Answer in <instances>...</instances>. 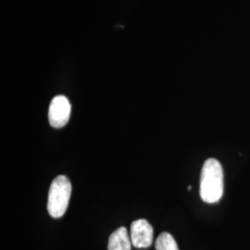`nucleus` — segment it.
Segmentation results:
<instances>
[{
	"label": "nucleus",
	"mask_w": 250,
	"mask_h": 250,
	"mask_svg": "<svg viewBox=\"0 0 250 250\" xmlns=\"http://www.w3.org/2000/svg\"><path fill=\"white\" fill-rule=\"evenodd\" d=\"M224 170L216 159L204 162L200 176V197L208 204L217 203L224 195Z\"/></svg>",
	"instance_id": "1"
},
{
	"label": "nucleus",
	"mask_w": 250,
	"mask_h": 250,
	"mask_svg": "<svg viewBox=\"0 0 250 250\" xmlns=\"http://www.w3.org/2000/svg\"><path fill=\"white\" fill-rule=\"evenodd\" d=\"M72 195V184L65 175L54 179L48 192L47 211L53 218L65 214Z\"/></svg>",
	"instance_id": "2"
},
{
	"label": "nucleus",
	"mask_w": 250,
	"mask_h": 250,
	"mask_svg": "<svg viewBox=\"0 0 250 250\" xmlns=\"http://www.w3.org/2000/svg\"><path fill=\"white\" fill-rule=\"evenodd\" d=\"M72 106L64 96L55 97L48 109V120L49 124L54 128H62L68 124L71 116Z\"/></svg>",
	"instance_id": "3"
},
{
	"label": "nucleus",
	"mask_w": 250,
	"mask_h": 250,
	"mask_svg": "<svg viewBox=\"0 0 250 250\" xmlns=\"http://www.w3.org/2000/svg\"><path fill=\"white\" fill-rule=\"evenodd\" d=\"M153 227L146 220L134 221L131 225V241L134 248H149L153 242Z\"/></svg>",
	"instance_id": "4"
},
{
	"label": "nucleus",
	"mask_w": 250,
	"mask_h": 250,
	"mask_svg": "<svg viewBox=\"0 0 250 250\" xmlns=\"http://www.w3.org/2000/svg\"><path fill=\"white\" fill-rule=\"evenodd\" d=\"M132 241L129 237L127 229L121 227L111 233L109 236L107 250H132Z\"/></svg>",
	"instance_id": "5"
},
{
	"label": "nucleus",
	"mask_w": 250,
	"mask_h": 250,
	"mask_svg": "<svg viewBox=\"0 0 250 250\" xmlns=\"http://www.w3.org/2000/svg\"><path fill=\"white\" fill-rule=\"evenodd\" d=\"M157 250H179L178 245L169 232H164L159 235L156 241Z\"/></svg>",
	"instance_id": "6"
}]
</instances>
